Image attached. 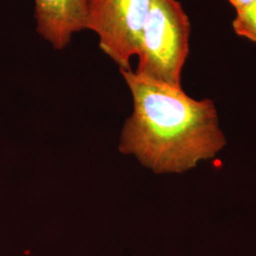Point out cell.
<instances>
[{"label": "cell", "mask_w": 256, "mask_h": 256, "mask_svg": "<svg viewBox=\"0 0 256 256\" xmlns=\"http://www.w3.org/2000/svg\"><path fill=\"white\" fill-rule=\"evenodd\" d=\"M152 0H92L86 30L99 37L102 50L130 70V60L137 56L140 41Z\"/></svg>", "instance_id": "3"}, {"label": "cell", "mask_w": 256, "mask_h": 256, "mask_svg": "<svg viewBox=\"0 0 256 256\" xmlns=\"http://www.w3.org/2000/svg\"><path fill=\"white\" fill-rule=\"evenodd\" d=\"M134 102L120 150L155 173H182L216 155L226 140L212 101L194 100L174 86L120 70Z\"/></svg>", "instance_id": "1"}, {"label": "cell", "mask_w": 256, "mask_h": 256, "mask_svg": "<svg viewBox=\"0 0 256 256\" xmlns=\"http://www.w3.org/2000/svg\"><path fill=\"white\" fill-rule=\"evenodd\" d=\"M92 0H34L38 34L56 50L68 46L76 32L86 30Z\"/></svg>", "instance_id": "4"}, {"label": "cell", "mask_w": 256, "mask_h": 256, "mask_svg": "<svg viewBox=\"0 0 256 256\" xmlns=\"http://www.w3.org/2000/svg\"><path fill=\"white\" fill-rule=\"evenodd\" d=\"M232 28L239 36L256 43V1L247 8L236 12Z\"/></svg>", "instance_id": "5"}, {"label": "cell", "mask_w": 256, "mask_h": 256, "mask_svg": "<svg viewBox=\"0 0 256 256\" xmlns=\"http://www.w3.org/2000/svg\"><path fill=\"white\" fill-rule=\"evenodd\" d=\"M191 25L178 0H152L142 28L136 74L182 86V72L189 55Z\"/></svg>", "instance_id": "2"}, {"label": "cell", "mask_w": 256, "mask_h": 256, "mask_svg": "<svg viewBox=\"0 0 256 256\" xmlns=\"http://www.w3.org/2000/svg\"><path fill=\"white\" fill-rule=\"evenodd\" d=\"M256 1V0H229L230 5L236 9V12L247 8Z\"/></svg>", "instance_id": "6"}]
</instances>
